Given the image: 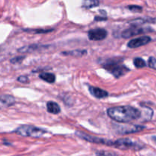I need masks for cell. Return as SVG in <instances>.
Masks as SVG:
<instances>
[{
	"instance_id": "8",
	"label": "cell",
	"mask_w": 156,
	"mask_h": 156,
	"mask_svg": "<svg viewBox=\"0 0 156 156\" xmlns=\"http://www.w3.org/2000/svg\"><path fill=\"white\" fill-rule=\"evenodd\" d=\"M146 32V29L143 28H138L136 27V26H133L132 28H129L123 31L121 34V36L124 38H131L133 36H135V35L143 34Z\"/></svg>"
},
{
	"instance_id": "6",
	"label": "cell",
	"mask_w": 156,
	"mask_h": 156,
	"mask_svg": "<svg viewBox=\"0 0 156 156\" xmlns=\"http://www.w3.org/2000/svg\"><path fill=\"white\" fill-rule=\"evenodd\" d=\"M108 35V32L104 28L91 29L88 32V38L91 41H101L105 39Z\"/></svg>"
},
{
	"instance_id": "9",
	"label": "cell",
	"mask_w": 156,
	"mask_h": 156,
	"mask_svg": "<svg viewBox=\"0 0 156 156\" xmlns=\"http://www.w3.org/2000/svg\"><path fill=\"white\" fill-rule=\"evenodd\" d=\"M90 93L91 95L96 98L98 99H101V98H105L108 96V93L105 90H101V89L98 88V87H89Z\"/></svg>"
},
{
	"instance_id": "3",
	"label": "cell",
	"mask_w": 156,
	"mask_h": 156,
	"mask_svg": "<svg viewBox=\"0 0 156 156\" xmlns=\"http://www.w3.org/2000/svg\"><path fill=\"white\" fill-rule=\"evenodd\" d=\"M106 70H108V71H110V73H112L115 77L119 78L120 76H123L125 73H127L129 71V69L126 67H125L124 65H121V64H119V63L117 61L116 62H109L108 64H105L104 65Z\"/></svg>"
},
{
	"instance_id": "12",
	"label": "cell",
	"mask_w": 156,
	"mask_h": 156,
	"mask_svg": "<svg viewBox=\"0 0 156 156\" xmlns=\"http://www.w3.org/2000/svg\"><path fill=\"white\" fill-rule=\"evenodd\" d=\"M39 76L41 79L46 81V82L49 83V84H53L55 82V80H56L55 75L51 73H44H44H41L39 75Z\"/></svg>"
},
{
	"instance_id": "1",
	"label": "cell",
	"mask_w": 156,
	"mask_h": 156,
	"mask_svg": "<svg viewBox=\"0 0 156 156\" xmlns=\"http://www.w3.org/2000/svg\"><path fill=\"white\" fill-rule=\"evenodd\" d=\"M109 117L119 122H129L141 117V112L130 106H120L108 110Z\"/></svg>"
},
{
	"instance_id": "5",
	"label": "cell",
	"mask_w": 156,
	"mask_h": 156,
	"mask_svg": "<svg viewBox=\"0 0 156 156\" xmlns=\"http://www.w3.org/2000/svg\"><path fill=\"white\" fill-rule=\"evenodd\" d=\"M114 146L120 149H140V145L129 139H120L114 142Z\"/></svg>"
},
{
	"instance_id": "15",
	"label": "cell",
	"mask_w": 156,
	"mask_h": 156,
	"mask_svg": "<svg viewBox=\"0 0 156 156\" xmlns=\"http://www.w3.org/2000/svg\"><path fill=\"white\" fill-rule=\"evenodd\" d=\"M148 64H149V67L150 68L156 70V58H153V57L149 58V61H148Z\"/></svg>"
},
{
	"instance_id": "10",
	"label": "cell",
	"mask_w": 156,
	"mask_h": 156,
	"mask_svg": "<svg viewBox=\"0 0 156 156\" xmlns=\"http://www.w3.org/2000/svg\"><path fill=\"white\" fill-rule=\"evenodd\" d=\"M47 111L53 114H58L60 113V107L58 105L56 102H53V101H50L47 103Z\"/></svg>"
},
{
	"instance_id": "16",
	"label": "cell",
	"mask_w": 156,
	"mask_h": 156,
	"mask_svg": "<svg viewBox=\"0 0 156 156\" xmlns=\"http://www.w3.org/2000/svg\"><path fill=\"white\" fill-rule=\"evenodd\" d=\"M128 9L129 10L133 11V12H141L142 8L140 7V6H129Z\"/></svg>"
},
{
	"instance_id": "14",
	"label": "cell",
	"mask_w": 156,
	"mask_h": 156,
	"mask_svg": "<svg viewBox=\"0 0 156 156\" xmlns=\"http://www.w3.org/2000/svg\"><path fill=\"white\" fill-rule=\"evenodd\" d=\"M133 64L137 68H143V67H145L146 66V61L140 58H135L133 61Z\"/></svg>"
},
{
	"instance_id": "2",
	"label": "cell",
	"mask_w": 156,
	"mask_h": 156,
	"mask_svg": "<svg viewBox=\"0 0 156 156\" xmlns=\"http://www.w3.org/2000/svg\"><path fill=\"white\" fill-rule=\"evenodd\" d=\"M15 132L17 134L22 136H28V137L34 138H40L43 136V135L45 134L47 132L44 129L38 127L33 126V125H21L18 127L15 130Z\"/></svg>"
},
{
	"instance_id": "17",
	"label": "cell",
	"mask_w": 156,
	"mask_h": 156,
	"mask_svg": "<svg viewBox=\"0 0 156 156\" xmlns=\"http://www.w3.org/2000/svg\"><path fill=\"white\" fill-rule=\"evenodd\" d=\"M18 80L21 83H26L28 81V80H27V77H26V76H21L18 78Z\"/></svg>"
},
{
	"instance_id": "11",
	"label": "cell",
	"mask_w": 156,
	"mask_h": 156,
	"mask_svg": "<svg viewBox=\"0 0 156 156\" xmlns=\"http://www.w3.org/2000/svg\"><path fill=\"white\" fill-rule=\"evenodd\" d=\"M15 102V99L9 95H3L1 97L2 106H9Z\"/></svg>"
},
{
	"instance_id": "7",
	"label": "cell",
	"mask_w": 156,
	"mask_h": 156,
	"mask_svg": "<svg viewBox=\"0 0 156 156\" xmlns=\"http://www.w3.org/2000/svg\"><path fill=\"white\" fill-rule=\"evenodd\" d=\"M151 41V38L149 36H142L140 38H134V39L131 40L129 43H128L127 46L129 48H136V47H141V46L146 45L148 43Z\"/></svg>"
},
{
	"instance_id": "13",
	"label": "cell",
	"mask_w": 156,
	"mask_h": 156,
	"mask_svg": "<svg viewBox=\"0 0 156 156\" xmlns=\"http://www.w3.org/2000/svg\"><path fill=\"white\" fill-rule=\"evenodd\" d=\"M99 5V0H84L82 2V7L85 9H91Z\"/></svg>"
},
{
	"instance_id": "4",
	"label": "cell",
	"mask_w": 156,
	"mask_h": 156,
	"mask_svg": "<svg viewBox=\"0 0 156 156\" xmlns=\"http://www.w3.org/2000/svg\"><path fill=\"white\" fill-rule=\"evenodd\" d=\"M76 136H79L81 139H84L85 141H88L89 142H92V143H97V144H104V145H109V146H114V142L113 141L107 140V139H101V138L94 137V136H90V135L86 134V133L82 132H76Z\"/></svg>"
}]
</instances>
